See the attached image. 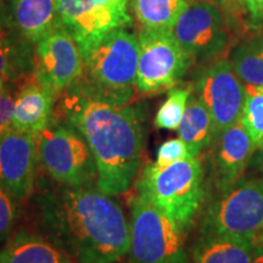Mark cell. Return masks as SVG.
<instances>
[{"label": "cell", "instance_id": "obj_4", "mask_svg": "<svg viewBox=\"0 0 263 263\" xmlns=\"http://www.w3.org/2000/svg\"><path fill=\"white\" fill-rule=\"evenodd\" d=\"M130 263H189L183 230L143 194L130 202Z\"/></svg>", "mask_w": 263, "mask_h": 263}, {"label": "cell", "instance_id": "obj_20", "mask_svg": "<svg viewBox=\"0 0 263 263\" xmlns=\"http://www.w3.org/2000/svg\"><path fill=\"white\" fill-rule=\"evenodd\" d=\"M130 10L140 28L171 31L188 6L186 0H129Z\"/></svg>", "mask_w": 263, "mask_h": 263}, {"label": "cell", "instance_id": "obj_16", "mask_svg": "<svg viewBox=\"0 0 263 263\" xmlns=\"http://www.w3.org/2000/svg\"><path fill=\"white\" fill-rule=\"evenodd\" d=\"M54 99V94L38 82L26 85L15 99L12 128L38 139L50 123Z\"/></svg>", "mask_w": 263, "mask_h": 263}, {"label": "cell", "instance_id": "obj_10", "mask_svg": "<svg viewBox=\"0 0 263 263\" xmlns=\"http://www.w3.org/2000/svg\"><path fill=\"white\" fill-rule=\"evenodd\" d=\"M172 31L192 64L217 57L229 42L222 10L211 0L188 3Z\"/></svg>", "mask_w": 263, "mask_h": 263}, {"label": "cell", "instance_id": "obj_22", "mask_svg": "<svg viewBox=\"0 0 263 263\" xmlns=\"http://www.w3.org/2000/svg\"><path fill=\"white\" fill-rule=\"evenodd\" d=\"M241 122L257 149H263V87L245 84Z\"/></svg>", "mask_w": 263, "mask_h": 263}, {"label": "cell", "instance_id": "obj_13", "mask_svg": "<svg viewBox=\"0 0 263 263\" xmlns=\"http://www.w3.org/2000/svg\"><path fill=\"white\" fill-rule=\"evenodd\" d=\"M35 139L14 128L0 136V186L12 199H25L33 189L39 155Z\"/></svg>", "mask_w": 263, "mask_h": 263}, {"label": "cell", "instance_id": "obj_32", "mask_svg": "<svg viewBox=\"0 0 263 263\" xmlns=\"http://www.w3.org/2000/svg\"><path fill=\"white\" fill-rule=\"evenodd\" d=\"M259 245L263 246V234H262V236H261V239H259Z\"/></svg>", "mask_w": 263, "mask_h": 263}, {"label": "cell", "instance_id": "obj_24", "mask_svg": "<svg viewBox=\"0 0 263 263\" xmlns=\"http://www.w3.org/2000/svg\"><path fill=\"white\" fill-rule=\"evenodd\" d=\"M193 157L190 155V151L186 144L178 138V139H170L164 141L159 147L156 157L157 166H168L171 163L177 162V161Z\"/></svg>", "mask_w": 263, "mask_h": 263}, {"label": "cell", "instance_id": "obj_29", "mask_svg": "<svg viewBox=\"0 0 263 263\" xmlns=\"http://www.w3.org/2000/svg\"><path fill=\"white\" fill-rule=\"evenodd\" d=\"M251 164L254 166V168L256 171H258V172L263 173V149H259V150L256 151L254 159H252Z\"/></svg>", "mask_w": 263, "mask_h": 263}, {"label": "cell", "instance_id": "obj_21", "mask_svg": "<svg viewBox=\"0 0 263 263\" xmlns=\"http://www.w3.org/2000/svg\"><path fill=\"white\" fill-rule=\"evenodd\" d=\"M232 66L242 83L263 87V38L251 39L235 49Z\"/></svg>", "mask_w": 263, "mask_h": 263}, {"label": "cell", "instance_id": "obj_23", "mask_svg": "<svg viewBox=\"0 0 263 263\" xmlns=\"http://www.w3.org/2000/svg\"><path fill=\"white\" fill-rule=\"evenodd\" d=\"M190 97V88H172L168 91L166 101L157 111L155 126L160 129L178 130Z\"/></svg>", "mask_w": 263, "mask_h": 263}, {"label": "cell", "instance_id": "obj_18", "mask_svg": "<svg viewBox=\"0 0 263 263\" xmlns=\"http://www.w3.org/2000/svg\"><path fill=\"white\" fill-rule=\"evenodd\" d=\"M257 242L218 234H203L193 249L194 263H250Z\"/></svg>", "mask_w": 263, "mask_h": 263}, {"label": "cell", "instance_id": "obj_5", "mask_svg": "<svg viewBox=\"0 0 263 263\" xmlns=\"http://www.w3.org/2000/svg\"><path fill=\"white\" fill-rule=\"evenodd\" d=\"M127 27L106 33L82 55L84 81L98 89L132 91L137 85L139 41Z\"/></svg>", "mask_w": 263, "mask_h": 263}, {"label": "cell", "instance_id": "obj_25", "mask_svg": "<svg viewBox=\"0 0 263 263\" xmlns=\"http://www.w3.org/2000/svg\"><path fill=\"white\" fill-rule=\"evenodd\" d=\"M15 218L16 211L12 197L0 186V246L11 236Z\"/></svg>", "mask_w": 263, "mask_h": 263}, {"label": "cell", "instance_id": "obj_31", "mask_svg": "<svg viewBox=\"0 0 263 263\" xmlns=\"http://www.w3.org/2000/svg\"><path fill=\"white\" fill-rule=\"evenodd\" d=\"M4 78H2L0 77V94L3 93V91L5 90V83H4Z\"/></svg>", "mask_w": 263, "mask_h": 263}, {"label": "cell", "instance_id": "obj_11", "mask_svg": "<svg viewBox=\"0 0 263 263\" xmlns=\"http://www.w3.org/2000/svg\"><path fill=\"white\" fill-rule=\"evenodd\" d=\"M194 89L196 98L211 114L216 136L241 121L245 84L235 73L232 62L223 59L203 68L197 76Z\"/></svg>", "mask_w": 263, "mask_h": 263}, {"label": "cell", "instance_id": "obj_14", "mask_svg": "<svg viewBox=\"0 0 263 263\" xmlns=\"http://www.w3.org/2000/svg\"><path fill=\"white\" fill-rule=\"evenodd\" d=\"M215 141L216 182L223 193L242 178L258 149L241 121L217 134Z\"/></svg>", "mask_w": 263, "mask_h": 263}, {"label": "cell", "instance_id": "obj_9", "mask_svg": "<svg viewBox=\"0 0 263 263\" xmlns=\"http://www.w3.org/2000/svg\"><path fill=\"white\" fill-rule=\"evenodd\" d=\"M128 6L129 0H57L58 24L83 55L106 33L130 25Z\"/></svg>", "mask_w": 263, "mask_h": 263}, {"label": "cell", "instance_id": "obj_6", "mask_svg": "<svg viewBox=\"0 0 263 263\" xmlns=\"http://www.w3.org/2000/svg\"><path fill=\"white\" fill-rule=\"evenodd\" d=\"M203 234L254 240L263 234V178H241L210 206Z\"/></svg>", "mask_w": 263, "mask_h": 263}, {"label": "cell", "instance_id": "obj_7", "mask_svg": "<svg viewBox=\"0 0 263 263\" xmlns=\"http://www.w3.org/2000/svg\"><path fill=\"white\" fill-rule=\"evenodd\" d=\"M38 153L49 174L67 186H84L98 179L95 160L77 128L51 124L38 138Z\"/></svg>", "mask_w": 263, "mask_h": 263}, {"label": "cell", "instance_id": "obj_30", "mask_svg": "<svg viewBox=\"0 0 263 263\" xmlns=\"http://www.w3.org/2000/svg\"><path fill=\"white\" fill-rule=\"evenodd\" d=\"M250 263H263V246L257 245V248L255 250L254 257H252L251 262Z\"/></svg>", "mask_w": 263, "mask_h": 263}, {"label": "cell", "instance_id": "obj_28", "mask_svg": "<svg viewBox=\"0 0 263 263\" xmlns=\"http://www.w3.org/2000/svg\"><path fill=\"white\" fill-rule=\"evenodd\" d=\"M246 5L255 18H263V0H246Z\"/></svg>", "mask_w": 263, "mask_h": 263}, {"label": "cell", "instance_id": "obj_26", "mask_svg": "<svg viewBox=\"0 0 263 263\" xmlns=\"http://www.w3.org/2000/svg\"><path fill=\"white\" fill-rule=\"evenodd\" d=\"M18 48L14 41L0 34V77H9L10 73L14 71L16 58H17Z\"/></svg>", "mask_w": 263, "mask_h": 263}, {"label": "cell", "instance_id": "obj_27", "mask_svg": "<svg viewBox=\"0 0 263 263\" xmlns=\"http://www.w3.org/2000/svg\"><path fill=\"white\" fill-rule=\"evenodd\" d=\"M15 99L8 90L0 94V136L12 128Z\"/></svg>", "mask_w": 263, "mask_h": 263}, {"label": "cell", "instance_id": "obj_8", "mask_svg": "<svg viewBox=\"0 0 263 263\" xmlns=\"http://www.w3.org/2000/svg\"><path fill=\"white\" fill-rule=\"evenodd\" d=\"M138 41L137 89L143 94H157L176 87L192 61L174 37L172 29L151 31L140 28Z\"/></svg>", "mask_w": 263, "mask_h": 263}, {"label": "cell", "instance_id": "obj_33", "mask_svg": "<svg viewBox=\"0 0 263 263\" xmlns=\"http://www.w3.org/2000/svg\"><path fill=\"white\" fill-rule=\"evenodd\" d=\"M240 2H244V3H246V0H240Z\"/></svg>", "mask_w": 263, "mask_h": 263}, {"label": "cell", "instance_id": "obj_3", "mask_svg": "<svg viewBox=\"0 0 263 263\" xmlns=\"http://www.w3.org/2000/svg\"><path fill=\"white\" fill-rule=\"evenodd\" d=\"M145 195L180 229L186 230L203 200V170L197 157H188L168 166L150 163L137 183Z\"/></svg>", "mask_w": 263, "mask_h": 263}, {"label": "cell", "instance_id": "obj_12", "mask_svg": "<svg viewBox=\"0 0 263 263\" xmlns=\"http://www.w3.org/2000/svg\"><path fill=\"white\" fill-rule=\"evenodd\" d=\"M80 47L66 29L58 27L35 43L34 76L39 84L57 97L83 74Z\"/></svg>", "mask_w": 263, "mask_h": 263}, {"label": "cell", "instance_id": "obj_17", "mask_svg": "<svg viewBox=\"0 0 263 263\" xmlns=\"http://www.w3.org/2000/svg\"><path fill=\"white\" fill-rule=\"evenodd\" d=\"M0 263H72L70 256L41 235L20 230L0 250Z\"/></svg>", "mask_w": 263, "mask_h": 263}, {"label": "cell", "instance_id": "obj_15", "mask_svg": "<svg viewBox=\"0 0 263 263\" xmlns=\"http://www.w3.org/2000/svg\"><path fill=\"white\" fill-rule=\"evenodd\" d=\"M8 16L22 39L34 44L59 27L57 0H9Z\"/></svg>", "mask_w": 263, "mask_h": 263}, {"label": "cell", "instance_id": "obj_2", "mask_svg": "<svg viewBox=\"0 0 263 263\" xmlns=\"http://www.w3.org/2000/svg\"><path fill=\"white\" fill-rule=\"evenodd\" d=\"M42 207L51 240L78 263H117L129 252L123 210L100 190L68 186L48 195Z\"/></svg>", "mask_w": 263, "mask_h": 263}, {"label": "cell", "instance_id": "obj_34", "mask_svg": "<svg viewBox=\"0 0 263 263\" xmlns=\"http://www.w3.org/2000/svg\"><path fill=\"white\" fill-rule=\"evenodd\" d=\"M211 2H215L216 3V0H211Z\"/></svg>", "mask_w": 263, "mask_h": 263}, {"label": "cell", "instance_id": "obj_1", "mask_svg": "<svg viewBox=\"0 0 263 263\" xmlns=\"http://www.w3.org/2000/svg\"><path fill=\"white\" fill-rule=\"evenodd\" d=\"M132 91L101 90L77 80L67 89L62 108L68 123L87 140L98 170V190L120 195L139 172L143 126L139 111L127 101Z\"/></svg>", "mask_w": 263, "mask_h": 263}, {"label": "cell", "instance_id": "obj_19", "mask_svg": "<svg viewBox=\"0 0 263 263\" xmlns=\"http://www.w3.org/2000/svg\"><path fill=\"white\" fill-rule=\"evenodd\" d=\"M178 133L193 157L199 156L215 140L216 128L213 118L196 97L189 98Z\"/></svg>", "mask_w": 263, "mask_h": 263}]
</instances>
